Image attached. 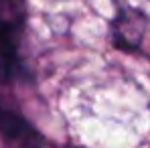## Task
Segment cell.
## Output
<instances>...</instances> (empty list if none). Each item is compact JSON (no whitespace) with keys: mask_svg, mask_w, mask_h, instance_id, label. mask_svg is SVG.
<instances>
[{"mask_svg":"<svg viewBox=\"0 0 150 148\" xmlns=\"http://www.w3.org/2000/svg\"><path fill=\"white\" fill-rule=\"evenodd\" d=\"M25 23L23 0H0V85L18 69V41Z\"/></svg>","mask_w":150,"mask_h":148,"instance_id":"cell-1","label":"cell"},{"mask_svg":"<svg viewBox=\"0 0 150 148\" xmlns=\"http://www.w3.org/2000/svg\"><path fill=\"white\" fill-rule=\"evenodd\" d=\"M0 136L16 144H41L43 142L41 134L18 112L10 110L4 103H0Z\"/></svg>","mask_w":150,"mask_h":148,"instance_id":"cell-2","label":"cell"}]
</instances>
